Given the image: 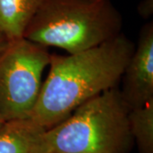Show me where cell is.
<instances>
[{
    "label": "cell",
    "mask_w": 153,
    "mask_h": 153,
    "mask_svg": "<svg viewBox=\"0 0 153 153\" xmlns=\"http://www.w3.org/2000/svg\"><path fill=\"white\" fill-rule=\"evenodd\" d=\"M134 47L122 33L92 49L51 55L49 74L29 118L49 129L88 100L117 87Z\"/></svg>",
    "instance_id": "obj_1"
},
{
    "label": "cell",
    "mask_w": 153,
    "mask_h": 153,
    "mask_svg": "<svg viewBox=\"0 0 153 153\" xmlns=\"http://www.w3.org/2000/svg\"><path fill=\"white\" fill-rule=\"evenodd\" d=\"M123 24L111 0H43L23 38L75 54L117 37Z\"/></svg>",
    "instance_id": "obj_2"
},
{
    "label": "cell",
    "mask_w": 153,
    "mask_h": 153,
    "mask_svg": "<svg viewBox=\"0 0 153 153\" xmlns=\"http://www.w3.org/2000/svg\"><path fill=\"white\" fill-rule=\"evenodd\" d=\"M130 110L117 87L100 94L46 130L48 152L128 153Z\"/></svg>",
    "instance_id": "obj_3"
},
{
    "label": "cell",
    "mask_w": 153,
    "mask_h": 153,
    "mask_svg": "<svg viewBox=\"0 0 153 153\" xmlns=\"http://www.w3.org/2000/svg\"><path fill=\"white\" fill-rule=\"evenodd\" d=\"M50 57L48 48L24 38L10 41L0 53V116L4 122L31 117Z\"/></svg>",
    "instance_id": "obj_4"
},
{
    "label": "cell",
    "mask_w": 153,
    "mask_h": 153,
    "mask_svg": "<svg viewBox=\"0 0 153 153\" xmlns=\"http://www.w3.org/2000/svg\"><path fill=\"white\" fill-rule=\"evenodd\" d=\"M121 94L130 109L153 101V22L145 24L122 76Z\"/></svg>",
    "instance_id": "obj_5"
},
{
    "label": "cell",
    "mask_w": 153,
    "mask_h": 153,
    "mask_svg": "<svg viewBox=\"0 0 153 153\" xmlns=\"http://www.w3.org/2000/svg\"><path fill=\"white\" fill-rule=\"evenodd\" d=\"M46 130L31 118L5 122L0 128V153H49Z\"/></svg>",
    "instance_id": "obj_6"
},
{
    "label": "cell",
    "mask_w": 153,
    "mask_h": 153,
    "mask_svg": "<svg viewBox=\"0 0 153 153\" xmlns=\"http://www.w3.org/2000/svg\"><path fill=\"white\" fill-rule=\"evenodd\" d=\"M43 0H0V33L9 41L23 38Z\"/></svg>",
    "instance_id": "obj_7"
},
{
    "label": "cell",
    "mask_w": 153,
    "mask_h": 153,
    "mask_svg": "<svg viewBox=\"0 0 153 153\" xmlns=\"http://www.w3.org/2000/svg\"><path fill=\"white\" fill-rule=\"evenodd\" d=\"M128 122L140 153H153V101L130 110Z\"/></svg>",
    "instance_id": "obj_8"
},
{
    "label": "cell",
    "mask_w": 153,
    "mask_h": 153,
    "mask_svg": "<svg viewBox=\"0 0 153 153\" xmlns=\"http://www.w3.org/2000/svg\"><path fill=\"white\" fill-rule=\"evenodd\" d=\"M139 14L145 19H148L152 15L153 0H142L138 6Z\"/></svg>",
    "instance_id": "obj_9"
},
{
    "label": "cell",
    "mask_w": 153,
    "mask_h": 153,
    "mask_svg": "<svg viewBox=\"0 0 153 153\" xmlns=\"http://www.w3.org/2000/svg\"><path fill=\"white\" fill-rule=\"evenodd\" d=\"M9 40L0 33V53L5 49V47L7 46V44H9Z\"/></svg>",
    "instance_id": "obj_10"
},
{
    "label": "cell",
    "mask_w": 153,
    "mask_h": 153,
    "mask_svg": "<svg viewBox=\"0 0 153 153\" xmlns=\"http://www.w3.org/2000/svg\"><path fill=\"white\" fill-rule=\"evenodd\" d=\"M4 123H5V122H4V119H3V118H2V117H1V116H0V128H1V127H2V126H3V124H4Z\"/></svg>",
    "instance_id": "obj_11"
},
{
    "label": "cell",
    "mask_w": 153,
    "mask_h": 153,
    "mask_svg": "<svg viewBox=\"0 0 153 153\" xmlns=\"http://www.w3.org/2000/svg\"><path fill=\"white\" fill-rule=\"evenodd\" d=\"M83 1H96V0H83Z\"/></svg>",
    "instance_id": "obj_12"
}]
</instances>
